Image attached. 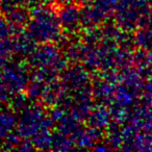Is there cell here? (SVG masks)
I'll use <instances>...</instances> for the list:
<instances>
[{
    "label": "cell",
    "instance_id": "cell-12",
    "mask_svg": "<svg viewBox=\"0 0 152 152\" xmlns=\"http://www.w3.org/2000/svg\"><path fill=\"white\" fill-rule=\"evenodd\" d=\"M18 119L13 110H0V142H2L9 133L16 130Z\"/></svg>",
    "mask_w": 152,
    "mask_h": 152
},
{
    "label": "cell",
    "instance_id": "cell-24",
    "mask_svg": "<svg viewBox=\"0 0 152 152\" xmlns=\"http://www.w3.org/2000/svg\"><path fill=\"white\" fill-rule=\"evenodd\" d=\"M14 54H15V51H14V45L12 38L0 40V56L12 58V56Z\"/></svg>",
    "mask_w": 152,
    "mask_h": 152
},
{
    "label": "cell",
    "instance_id": "cell-28",
    "mask_svg": "<svg viewBox=\"0 0 152 152\" xmlns=\"http://www.w3.org/2000/svg\"><path fill=\"white\" fill-rule=\"evenodd\" d=\"M73 1H75V2H80V3H88V2H90V1H91V0H73Z\"/></svg>",
    "mask_w": 152,
    "mask_h": 152
},
{
    "label": "cell",
    "instance_id": "cell-26",
    "mask_svg": "<svg viewBox=\"0 0 152 152\" xmlns=\"http://www.w3.org/2000/svg\"><path fill=\"white\" fill-rule=\"evenodd\" d=\"M10 61H11V58H9V57L0 56V73H1V72H2V70L7 67V64H9Z\"/></svg>",
    "mask_w": 152,
    "mask_h": 152
},
{
    "label": "cell",
    "instance_id": "cell-4",
    "mask_svg": "<svg viewBox=\"0 0 152 152\" xmlns=\"http://www.w3.org/2000/svg\"><path fill=\"white\" fill-rule=\"evenodd\" d=\"M118 0H91L81 9V25L99 26L116 14Z\"/></svg>",
    "mask_w": 152,
    "mask_h": 152
},
{
    "label": "cell",
    "instance_id": "cell-25",
    "mask_svg": "<svg viewBox=\"0 0 152 152\" xmlns=\"http://www.w3.org/2000/svg\"><path fill=\"white\" fill-rule=\"evenodd\" d=\"M12 98L11 93L9 92V90L7 89V87L4 86L3 81L0 78V104L4 103L7 101H10V99Z\"/></svg>",
    "mask_w": 152,
    "mask_h": 152
},
{
    "label": "cell",
    "instance_id": "cell-17",
    "mask_svg": "<svg viewBox=\"0 0 152 152\" xmlns=\"http://www.w3.org/2000/svg\"><path fill=\"white\" fill-rule=\"evenodd\" d=\"M130 120L134 128L149 129L152 126V113L147 108H137L131 114Z\"/></svg>",
    "mask_w": 152,
    "mask_h": 152
},
{
    "label": "cell",
    "instance_id": "cell-3",
    "mask_svg": "<svg viewBox=\"0 0 152 152\" xmlns=\"http://www.w3.org/2000/svg\"><path fill=\"white\" fill-rule=\"evenodd\" d=\"M27 63L31 68H54L61 73L69 61L65 54H61L57 44L40 43L27 56Z\"/></svg>",
    "mask_w": 152,
    "mask_h": 152
},
{
    "label": "cell",
    "instance_id": "cell-23",
    "mask_svg": "<svg viewBox=\"0 0 152 152\" xmlns=\"http://www.w3.org/2000/svg\"><path fill=\"white\" fill-rule=\"evenodd\" d=\"M21 137L17 132L13 131V132L9 133L7 137H4L2 142H1V149L3 150H16L18 145L21 142Z\"/></svg>",
    "mask_w": 152,
    "mask_h": 152
},
{
    "label": "cell",
    "instance_id": "cell-14",
    "mask_svg": "<svg viewBox=\"0 0 152 152\" xmlns=\"http://www.w3.org/2000/svg\"><path fill=\"white\" fill-rule=\"evenodd\" d=\"M78 120H76L70 113H68L63 119L58 121L56 123V130L58 132L63 133V134L67 135L69 137H73L76 133L80 130L81 126Z\"/></svg>",
    "mask_w": 152,
    "mask_h": 152
},
{
    "label": "cell",
    "instance_id": "cell-18",
    "mask_svg": "<svg viewBox=\"0 0 152 152\" xmlns=\"http://www.w3.org/2000/svg\"><path fill=\"white\" fill-rule=\"evenodd\" d=\"M53 132L50 129L43 130L31 139L34 148L38 150H52Z\"/></svg>",
    "mask_w": 152,
    "mask_h": 152
},
{
    "label": "cell",
    "instance_id": "cell-6",
    "mask_svg": "<svg viewBox=\"0 0 152 152\" xmlns=\"http://www.w3.org/2000/svg\"><path fill=\"white\" fill-rule=\"evenodd\" d=\"M59 80L68 92H75L83 88L89 87V69L83 65L78 66L77 64H74L72 67H67L61 72Z\"/></svg>",
    "mask_w": 152,
    "mask_h": 152
},
{
    "label": "cell",
    "instance_id": "cell-2",
    "mask_svg": "<svg viewBox=\"0 0 152 152\" xmlns=\"http://www.w3.org/2000/svg\"><path fill=\"white\" fill-rule=\"evenodd\" d=\"M52 126L53 122L48 113L45 112L43 104L31 102L23 112L20 113L16 132L21 139L31 140L39 132L51 129Z\"/></svg>",
    "mask_w": 152,
    "mask_h": 152
},
{
    "label": "cell",
    "instance_id": "cell-15",
    "mask_svg": "<svg viewBox=\"0 0 152 152\" xmlns=\"http://www.w3.org/2000/svg\"><path fill=\"white\" fill-rule=\"evenodd\" d=\"M9 22L16 28H23L26 26L30 19V12L27 10L25 5H19L18 7L14 9L7 15H4Z\"/></svg>",
    "mask_w": 152,
    "mask_h": 152
},
{
    "label": "cell",
    "instance_id": "cell-5",
    "mask_svg": "<svg viewBox=\"0 0 152 152\" xmlns=\"http://www.w3.org/2000/svg\"><path fill=\"white\" fill-rule=\"evenodd\" d=\"M28 67H30L29 64L24 61H11L0 73V78L12 97L16 94L22 93L27 88L30 78Z\"/></svg>",
    "mask_w": 152,
    "mask_h": 152
},
{
    "label": "cell",
    "instance_id": "cell-27",
    "mask_svg": "<svg viewBox=\"0 0 152 152\" xmlns=\"http://www.w3.org/2000/svg\"><path fill=\"white\" fill-rule=\"evenodd\" d=\"M57 0H39V3H43V4H51V3L55 2Z\"/></svg>",
    "mask_w": 152,
    "mask_h": 152
},
{
    "label": "cell",
    "instance_id": "cell-9",
    "mask_svg": "<svg viewBox=\"0 0 152 152\" xmlns=\"http://www.w3.org/2000/svg\"><path fill=\"white\" fill-rule=\"evenodd\" d=\"M103 137L102 129L89 126L81 127L72 140L76 146V149H93Z\"/></svg>",
    "mask_w": 152,
    "mask_h": 152
},
{
    "label": "cell",
    "instance_id": "cell-13",
    "mask_svg": "<svg viewBox=\"0 0 152 152\" xmlns=\"http://www.w3.org/2000/svg\"><path fill=\"white\" fill-rule=\"evenodd\" d=\"M89 48V44L85 41H76L68 44L65 51V56L68 61L72 64H77L78 61H83V56Z\"/></svg>",
    "mask_w": 152,
    "mask_h": 152
},
{
    "label": "cell",
    "instance_id": "cell-16",
    "mask_svg": "<svg viewBox=\"0 0 152 152\" xmlns=\"http://www.w3.org/2000/svg\"><path fill=\"white\" fill-rule=\"evenodd\" d=\"M105 144L110 147V149H121L122 148L123 135L122 130L119 127L118 123H110L106 127Z\"/></svg>",
    "mask_w": 152,
    "mask_h": 152
},
{
    "label": "cell",
    "instance_id": "cell-7",
    "mask_svg": "<svg viewBox=\"0 0 152 152\" xmlns=\"http://www.w3.org/2000/svg\"><path fill=\"white\" fill-rule=\"evenodd\" d=\"M57 17L64 31L67 34H76L81 25V9L75 1L66 2L59 7Z\"/></svg>",
    "mask_w": 152,
    "mask_h": 152
},
{
    "label": "cell",
    "instance_id": "cell-21",
    "mask_svg": "<svg viewBox=\"0 0 152 152\" xmlns=\"http://www.w3.org/2000/svg\"><path fill=\"white\" fill-rule=\"evenodd\" d=\"M152 147V140L148 134H137L131 144L130 150H149Z\"/></svg>",
    "mask_w": 152,
    "mask_h": 152
},
{
    "label": "cell",
    "instance_id": "cell-20",
    "mask_svg": "<svg viewBox=\"0 0 152 152\" xmlns=\"http://www.w3.org/2000/svg\"><path fill=\"white\" fill-rule=\"evenodd\" d=\"M30 103H31V99L28 97L27 94L19 93L14 95L10 99V108L13 110L16 114L22 113Z\"/></svg>",
    "mask_w": 152,
    "mask_h": 152
},
{
    "label": "cell",
    "instance_id": "cell-11",
    "mask_svg": "<svg viewBox=\"0 0 152 152\" xmlns=\"http://www.w3.org/2000/svg\"><path fill=\"white\" fill-rule=\"evenodd\" d=\"M112 121L113 118L110 108L105 103H99L94 105L87 119L89 126L96 127L99 129L106 128L112 123Z\"/></svg>",
    "mask_w": 152,
    "mask_h": 152
},
{
    "label": "cell",
    "instance_id": "cell-19",
    "mask_svg": "<svg viewBox=\"0 0 152 152\" xmlns=\"http://www.w3.org/2000/svg\"><path fill=\"white\" fill-rule=\"evenodd\" d=\"M76 149L73 140L63 133L55 131L53 132V141H52V150L54 151H69V150Z\"/></svg>",
    "mask_w": 152,
    "mask_h": 152
},
{
    "label": "cell",
    "instance_id": "cell-8",
    "mask_svg": "<svg viewBox=\"0 0 152 152\" xmlns=\"http://www.w3.org/2000/svg\"><path fill=\"white\" fill-rule=\"evenodd\" d=\"M139 0H118L115 16L119 27L122 29L132 28L139 17Z\"/></svg>",
    "mask_w": 152,
    "mask_h": 152
},
{
    "label": "cell",
    "instance_id": "cell-1",
    "mask_svg": "<svg viewBox=\"0 0 152 152\" xmlns=\"http://www.w3.org/2000/svg\"><path fill=\"white\" fill-rule=\"evenodd\" d=\"M30 19L27 23V30L32 38L40 43L58 44L63 41L64 29L54 12L48 4L34 5L30 9Z\"/></svg>",
    "mask_w": 152,
    "mask_h": 152
},
{
    "label": "cell",
    "instance_id": "cell-22",
    "mask_svg": "<svg viewBox=\"0 0 152 152\" xmlns=\"http://www.w3.org/2000/svg\"><path fill=\"white\" fill-rule=\"evenodd\" d=\"M20 28H16L12 25L4 15L0 14V40L11 38Z\"/></svg>",
    "mask_w": 152,
    "mask_h": 152
},
{
    "label": "cell",
    "instance_id": "cell-10",
    "mask_svg": "<svg viewBox=\"0 0 152 152\" xmlns=\"http://www.w3.org/2000/svg\"><path fill=\"white\" fill-rule=\"evenodd\" d=\"M11 38L13 41L15 54L20 55L22 57L29 56L37 46V41L32 38L28 30H25L23 28L18 29Z\"/></svg>",
    "mask_w": 152,
    "mask_h": 152
}]
</instances>
